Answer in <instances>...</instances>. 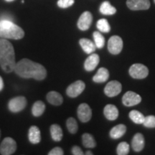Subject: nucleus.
Wrapping results in <instances>:
<instances>
[{
	"mask_svg": "<svg viewBox=\"0 0 155 155\" xmlns=\"http://www.w3.org/2000/svg\"><path fill=\"white\" fill-rule=\"evenodd\" d=\"M14 71L23 78H34L37 81H42L47 76V71L43 65L27 58L16 63Z\"/></svg>",
	"mask_w": 155,
	"mask_h": 155,
	"instance_id": "1",
	"label": "nucleus"
},
{
	"mask_svg": "<svg viewBox=\"0 0 155 155\" xmlns=\"http://www.w3.org/2000/svg\"><path fill=\"white\" fill-rule=\"evenodd\" d=\"M0 65L6 73L15 71L16 66L14 47L7 39H0Z\"/></svg>",
	"mask_w": 155,
	"mask_h": 155,
	"instance_id": "2",
	"label": "nucleus"
},
{
	"mask_svg": "<svg viewBox=\"0 0 155 155\" xmlns=\"http://www.w3.org/2000/svg\"><path fill=\"white\" fill-rule=\"evenodd\" d=\"M25 36V32L12 21L0 20V38L20 40Z\"/></svg>",
	"mask_w": 155,
	"mask_h": 155,
	"instance_id": "3",
	"label": "nucleus"
},
{
	"mask_svg": "<svg viewBox=\"0 0 155 155\" xmlns=\"http://www.w3.org/2000/svg\"><path fill=\"white\" fill-rule=\"evenodd\" d=\"M129 75L133 78L143 79L149 74V70L144 65L140 63H136L131 65L129 68Z\"/></svg>",
	"mask_w": 155,
	"mask_h": 155,
	"instance_id": "4",
	"label": "nucleus"
},
{
	"mask_svg": "<svg viewBox=\"0 0 155 155\" xmlns=\"http://www.w3.org/2000/svg\"><path fill=\"white\" fill-rule=\"evenodd\" d=\"M17 150V143L11 137H6L0 145V153L2 155H11Z\"/></svg>",
	"mask_w": 155,
	"mask_h": 155,
	"instance_id": "5",
	"label": "nucleus"
},
{
	"mask_svg": "<svg viewBox=\"0 0 155 155\" xmlns=\"http://www.w3.org/2000/svg\"><path fill=\"white\" fill-rule=\"evenodd\" d=\"M123 48V40L119 36L114 35L110 38L108 42V50L110 53L118 55Z\"/></svg>",
	"mask_w": 155,
	"mask_h": 155,
	"instance_id": "6",
	"label": "nucleus"
},
{
	"mask_svg": "<svg viewBox=\"0 0 155 155\" xmlns=\"http://www.w3.org/2000/svg\"><path fill=\"white\" fill-rule=\"evenodd\" d=\"M27 99L24 96L15 97L9 101L8 104V108L9 111L13 113H17L22 111L26 107Z\"/></svg>",
	"mask_w": 155,
	"mask_h": 155,
	"instance_id": "7",
	"label": "nucleus"
},
{
	"mask_svg": "<svg viewBox=\"0 0 155 155\" xmlns=\"http://www.w3.org/2000/svg\"><path fill=\"white\" fill-rule=\"evenodd\" d=\"M86 88V85L82 81H77L68 87L66 94L71 98H75L82 94Z\"/></svg>",
	"mask_w": 155,
	"mask_h": 155,
	"instance_id": "8",
	"label": "nucleus"
},
{
	"mask_svg": "<svg viewBox=\"0 0 155 155\" xmlns=\"http://www.w3.org/2000/svg\"><path fill=\"white\" fill-rule=\"evenodd\" d=\"M141 101V97L139 94L133 91H127L122 98L123 104L126 106H128V107L137 105Z\"/></svg>",
	"mask_w": 155,
	"mask_h": 155,
	"instance_id": "9",
	"label": "nucleus"
},
{
	"mask_svg": "<svg viewBox=\"0 0 155 155\" xmlns=\"http://www.w3.org/2000/svg\"><path fill=\"white\" fill-rule=\"evenodd\" d=\"M78 117L83 123H86L91 119L92 111L87 104H81L78 108Z\"/></svg>",
	"mask_w": 155,
	"mask_h": 155,
	"instance_id": "10",
	"label": "nucleus"
},
{
	"mask_svg": "<svg viewBox=\"0 0 155 155\" xmlns=\"http://www.w3.org/2000/svg\"><path fill=\"white\" fill-rule=\"evenodd\" d=\"M127 5L131 10H147L150 9V0H127Z\"/></svg>",
	"mask_w": 155,
	"mask_h": 155,
	"instance_id": "11",
	"label": "nucleus"
},
{
	"mask_svg": "<svg viewBox=\"0 0 155 155\" xmlns=\"http://www.w3.org/2000/svg\"><path fill=\"white\" fill-rule=\"evenodd\" d=\"M121 88L122 86L119 81H112L107 83L104 88V93L108 97H114L121 92Z\"/></svg>",
	"mask_w": 155,
	"mask_h": 155,
	"instance_id": "12",
	"label": "nucleus"
},
{
	"mask_svg": "<svg viewBox=\"0 0 155 155\" xmlns=\"http://www.w3.org/2000/svg\"><path fill=\"white\" fill-rule=\"evenodd\" d=\"M93 16L90 12H84L78 21V28L82 31H86L90 28L92 24Z\"/></svg>",
	"mask_w": 155,
	"mask_h": 155,
	"instance_id": "13",
	"label": "nucleus"
},
{
	"mask_svg": "<svg viewBox=\"0 0 155 155\" xmlns=\"http://www.w3.org/2000/svg\"><path fill=\"white\" fill-rule=\"evenodd\" d=\"M100 58L97 54H92L86 58L84 63V68L86 71H93L99 63Z\"/></svg>",
	"mask_w": 155,
	"mask_h": 155,
	"instance_id": "14",
	"label": "nucleus"
},
{
	"mask_svg": "<svg viewBox=\"0 0 155 155\" xmlns=\"http://www.w3.org/2000/svg\"><path fill=\"white\" fill-rule=\"evenodd\" d=\"M144 138L140 133H137L134 136L132 141H131V146L132 149L135 152H141L144 147Z\"/></svg>",
	"mask_w": 155,
	"mask_h": 155,
	"instance_id": "15",
	"label": "nucleus"
},
{
	"mask_svg": "<svg viewBox=\"0 0 155 155\" xmlns=\"http://www.w3.org/2000/svg\"><path fill=\"white\" fill-rule=\"evenodd\" d=\"M104 114L106 119L110 121H114L119 116V110L114 105L108 104L104 108Z\"/></svg>",
	"mask_w": 155,
	"mask_h": 155,
	"instance_id": "16",
	"label": "nucleus"
},
{
	"mask_svg": "<svg viewBox=\"0 0 155 155\" xmlns=\"http://www.w3.org/2000/svg\"><path fill=\"white\" fill-rule=\"evenodd\" d=\"M29 141L32 144H38L41 140V136H40V131L39 128L36 126H32L29 129L28 132Z\"/></svg>",
	"mask_w": 155,
	"mask_h": 155,
	"instance_id": "17",
	"label": "nucleus"
},
{
	"mask_svg": "<svg viewBox=\"0 0 155 155\" xmlns=\"http://www.w3.org/2000/svg\"><path fill=\"white\" fill-rule=\"evenodd\" d=\"M79 43H80L81 47L82 48L83 51L87 54L93 53L96 49V45H95L94 42H93L91 40H89V39H81L80 41H79Z\"/></svg>",
	"mask_w": 155,
	"mask_h": 155,
	"instance_id": "18",
	"label": "nucleus"
},
{
	"mask_svg": "<svg viewBox=\"0 0 155 155\" xmlns=\"http://www.w3.org/2000/svg\"><path fill=\"white\" fill-rule=\"evenodd\" d=\"M109 78V72L105 68H100L97 71L96 74L93 78V81L95 83H104Z\"/></svg>",
	"mask_w": 155,
	"mask_h": 155,
	"instance_id": "19",
	"label": "nucleus"
},
{
	"mask_svg": "<svg viewBox=\"0 0 155 155\" xmlns=\"http://www.w3.org/2000/svg\"><path fill=\"white\" fill-rule=\"evenodd\" d=\"M48 101L53 106H60L63 104V98L61 94L56 91H50L47 94Z\"/></svg>",
	"mask_w": 155,
	"mask_h": 155,
	"instance_id": "20",
	"label": "nucleus"
},
{
	"mask_svg": "<svg viewBox=\"0 0 155 155\" xmlns=\"http://www.w3.org/2000/svg\"><path fill=\"white\" fill-rule=\"evenodd\" d=\"M126 131H127V127L124 124H119L112 128L109 134L112 139H117L123 137Z\"/></svg>",
	"mask_w": 155,
	"mask_h": 155,
	"instance_id": "21",
	"label": "nucleus"
},
{
	"mask_svg": "<svg viewBox=\"0 0 155 155\" xmlns=\"http://www.w3.org/2000/svg\"><path fill=\"white\" fill-rule=\"evenodd\" d=\"M50 134L52 139L55 141H61L63 137L61 127L58 124H53L50 127Z\"/></svg>",
	"mask_w": 155,
	"mask_h": 155,
	"instance_id": "22",
	"label": "nucleus"
},
{
	"mask_svg": "<svg viewBox=\"0 0 155 155\" xmlns=\"http://www.w3.org/2000/svg\"><path fill=\"white\" fill-rule=\"evenodd\" d=\"M100 12L104 15H113L116 12V9L113 7L109 2H104L100 6Z\"/></svg>",
	"mask_w": 155,
	"mask_h": 155,
	"instance_id": "23",
	"label": "nucleus"
},
{
	"mask_svg": "<svg viewBox=\"0 0 155 155\" xmlns=\"http://www.w3.org/2000/svg\"><path fill=\"white\" fill-rule=\"evenodd\" d=\"M45 110V105L41 101H37L32 106V114L35 117H39L44 113Z\"/></svg>",
	"mask_w": 155,
	"mask_h": 155,
	"instance_id": "24",
	"label": "nucleus"
},
{
	"mask_svg": "<svg viewBox=\"0 0 155 155\" xmlns=\"http://www.w3.org/2000/svg\"><path fill=\"white\" fill-rule=\"evenodd\" d=\"M82 141L83 146L86 148H94L96 146V141L94 137L90 134H83L82 136Z\"/></svg>",
	"mask_w": 155,
	"mask_h": 155,
	"instance_id": "25",
	"label": "nucleus"
},
{
	"mask_svg": "<svg viewBox=\"0 0 155 155\" xmlns=\"http://www.w3.org/2000/svg\"><path fill=\"white\" fill-rule=\"evenodd\" d=\"M129 116L131 121L134 123L137 124H143L145 119V116L142 114L138 111H136V110H133V111H130Z\"/></svg>",
	"mask_w": 155,
	"mask_h": 155,
	"instance_id": "26",
	"label": "nucleus"
},
{
	"mask_svg": "<svg viewBox=\"0 0 155 155\" xmlns=\"http://www.w3.org/2000/svg\"><path fill=\"white\" fill-rule=\"evenodd\" d=\"M96 27L98 30L101 32L107 33V32H110V30H111V27H110L109 23H108L107 19H100L97 22Z\"/></svg>",
	"mask_w": 155,
	"mask_h": 155,
	"instance_id": "27",
	"label": "nucleus"
},
{
	"mask_svg": "<svg viewBox=\"0 0 155 155\" xmlns=\"http://www.w3.org/2000/svg\"><path fill=\"white\" fill-rule=\"evenodd\" d=\"M94 39V43L96 45V48L98 49H101L104 48V44H105V38L102 35V34L100 32H94L93 34Z\"/></svg>",
	"mask_w": 155,
	"mask_h": 155,
	"instance_id": "28",
	"label": "nucleus"
},
{
	"mask_svg": "<svg viewBox=\"0 0 155 155\" xmlns=\"http://www.w3.org/2000/svg\"><path fill=\"white\" fill-rule=\"evenodd\" d=\"M66 126L68 130L71 134H75L78 131V126L77 121L74 118L70 117L66 121Z\"/></svg>",
	"mask_w": 155,
	"mask_h": 155,
	"instance_id": "29",
	"label": "nucleus"
},
{
	"mask_svg": "<svg viewBox=\"0 0 155 155\" xmlns=\"http://www.w3.org/2000/svg\"><path fill=\"white\" fill-rule=\"evenodd\" d=\"M129 152V145L128 143L123 141L119 144L116 149V152L119 155H127Z\"/></svg>",
	"mask_w": 155,
	"mask_h": 155,
	"instance_id": "30",
	"label": "nucleus"
},
{
	"mask_svg": "<svg viewBox=\"0 0 155 155\" xmlns=\"http://www.w3.org/2000/svg\"><path fill=\"white\" fill-rule=\"evenodd\" d=\"M143 124L147 128H155V116L152 115L146 116Z\"/></svg>",
	"mask_w": 155,
	"mask_h": 155,
	"instance_id": "31",
	"label": "nucleus"
},
{
	"mask_svg": "<svg viewBox=\"0 0 155 155\" xmlns=\"http://www.w3.org/2000/svg\"><path fill=\"white\" fill-rule=\"evenodd\" d=\"M75 2V0H58V6L61 8L65 9L72 6Z\"/></svg>",
	"mask_w": 155,
	"mask_h": 155,
	"instance_id": "32",
	"label": "nucleus"
},
{
	"mask_svg": "<svg viewBox=\"0 0 155 155\" xmlns=\"http://www.w3.org/2000/svg\"><path fill=\"white\" fill-rule=\"evenodd\" d=\"M64 152L61 147H55L48 153V155H63Z\"/></svg>",
	"mask_w": 155,
	"mask_h": 155,
	"instance_id": "33",
	"label": "nucleus"
},
{
	"mask_svg": "<svg viewBox=\"0 0 155 155\" xmlns=\"http://www.w3.org/2000/svg\"><path fill=\"white\" fill-rule=\"evenodd\" d=\"M72 154L74 155H83L84 154V153L83 152V151L79 147L74 146L72 148Z\"/></svg>",
	"mask_w": 155,
	"mask_h": 155,
	"instance_id": "34",
	"label": "nucleus"
},
{
	"mask_svg": "<svg viewBox=\"0 0 155 155\" xmlns=\"http://www.w3.org/2000/svg\"><path fill=\"white\" fill-rule=\"evenodd\" d=\"M4 88V82H3V79L0 76V91L2 90Z\"/></svg>",
	"mask_w": 155,
	"mask_h": 155,
	"instance_id": "35",
	"label": "nucleus"
},
{
	"mask_svg": "<svg viewBox=\"0 0 155 155\" xmlns=\"http://www.w3.org/2000/svg\"><path fill=\"white\" fill-rule=\"evenodd\" d=\"M86 155H93V153L91 152V151H88V152H86Z\"/></svg>",
	"mask_w": 155,
	"mask_h": 155,
	"instance_id": "36",
	"label": "nucleus"
},
{
	"mask_svg": "<svg viewBox=\"0 0 155 155\" xmlns=\"http://www.w3.org/2000/svg\"><path fill=\"white\" fill-rule=\"evenodd\" d=\"M6 2H13L15 1V0H5Z\"/></svg>",
	"mask_w": 155,
	"mask_h": 155,
	"instance_id": "37",
	"label": "nucleus"
},
{
	"mask_svg": "<svg viewBox=\"0 0 155 155\" xmlns=\"http://www.w3.org/2000/svg\"><path fill=\"white\" fill-rule=\"evenodd\" d=\"M0 137H1V131H0Z\"/></svg>",
	"mask_w": 155,
	"mask_h": 155,
	"instance_id": "38",
	"label": "nucleus"
},
{
	"mask_svg": "<svg viewBox=\"0 0 155 155\" xmlns=\"http://www.w3.org/2000/svg\"><path fill=\"white\" fill-rule=\"evenodd\" d=\"M154 3H155V0H154Z\"/></svg>",
	"mask_w": 155,
	"mask_h": 155,
	"instance_id": "39",
	"label": "nucleus"
}]
</instances>
